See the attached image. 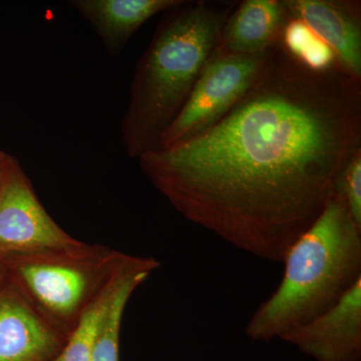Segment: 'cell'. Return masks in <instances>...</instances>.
I'll return each mask as SVG.
<instances>
[{"label":"cell","instance_id":"obj_11","mask_svg":"<svg viewBox=\"0 0 361 361\" xmlns=\"http://www.w3.org/2000/svg\"><path fill=\"white\" fill-rule=\"evenodd\" d=\"M287 18L283 0H244L226 21L217 47L232 54H263L279 44Z\"/></svg>","mask_w":361,"mask_h":361},{"label":"cell","instance_id":"obj_4","mask_svg":"<svg viewBox=\"0 0 361 361\" xmlns=\"http://www.w3.org/2000/svg\"><path fill=\"white\" fill-rule=\"evenodd\" d=\"M129 254L106 246L44 249L0 261L6 279L54 329L68 338Z\"/></svg>","mask_w":361,"mask_h":361},{"label":"cell","instance_id":"obj_6","mask_svg":"<svg viewBox=\"0 0 361 361\" xmlns=\"http://www.w3.org/2000/svg\"><path fill=\"white\" fill-rule=\"evenodd\" d=\"M80 242L52 219L20 161L9 155L0 186V261Z\"/></svg>","mask_w":361,"mask_h":361},{"label":"cell","instance_id":"obj_1","mask_svg":"<svg viewBox=\"0 0 361 361\" xmlns=\"http://www.w3.org/2000/svg\"><path fill=\"white\" fill-rule=\"evenodd\" d=\"M361 149V78L311 70L279 44L215 125L137 159L190 222L269 262L322 215Z\"/></svg>","mask_w":361,"mask_h":361},{"label":"cell","instance_id":"obj_7","mask_svg":"<svg viewBox=\"0 0 361 361\" xmlns=\"http://www.w3.org/2000/svg\"><path fill=\"white\" fill-rule=\"evenodd\" d=\"M66 339L6 278L0 283V361H52Z\"/></svg>","mask_w":361,"mask_h":361},{"label":"cell","instance_id":"obj_16","mask_svg":"<svg viewBox=\"0 0 361 361\" xmlns=\"http://www.w3.org/2000/svg\"><path fill=\"white\" fill-rule=\"evenodd\" d=\"M9 155L4 152L0 151V186H1L2 179H4V172H6L7 160Z\"/></svg>","mask_w":361,"mask_h":361},{"label":"cell","instance_id":"obj_13","mask_svg":"<svg viewBox=\"0 0 361 361\" xmlns=\"http://www.w3.org/2000/svg\"><path fill=\"white\" fill-rule=\"evenodd\" d=\"M280 47L311 70H329L337 65L336 54L302 21L288 16L280 35Z\"/></svg>","mask_w":361,"mask_h":361},{"label":"cell","instance_id":"obj_8","mask_svg":"<svg viewBox=\"0 0 361 361\" xmlns=\"http://www.w3.org/2000/svg\"><path fill=\"white\" fill-rule=\"evenodd\" d=\"M283 341L318 361H361V279L334 307Z\"/></svg>","mask_w":361,"mask_h":361},{"label":"cell","instance_id":"obj_15","mask_svg":"<svg viewBox=\"0 0 361 361\" xmlns=\"http://www.w3.org/2000/svg\"><path fill=\"white\" fill-rule=\"evenodd\" d=\"M336 194L345 200L351 217L361 228V149L342 171L337 180Z\"/></svg>","mask_w":361,"mask_h":361},{"label":"cell","instance_id":"obj_14","mask_svg":"<svg viewBox=\"0 0 361 361\" xmlns=\"http://www.w3.org/2000/svg\"><path fill=\"white\" fill-rule=\"evenodd\" d=\"M130 256L132 255L129 256L125 264L122 266L110 285L104 289L103 293L90 304L75 330L66 339L65 348L52 361H92V344H94L99 322L111 302L123 267L129 262Z\"/></svg>","mask_w":361,"mask_h":361},{"label":"cell","instance_id":"obj_10","mask_svg":"<svg viewBox=\"0 0 361 361\" xmlns=\"http://www.w3.org/2000/svg\"><path fill=\"white\" fill-rule=\"evenodd\" d=\"M182 0H71L68 2L90 23L111 56L122 54L130 37L156 14Z\"/></svg>","mask_w":361,"mask_h":361},{"label":"cell","instance_id":"obj_17","mask_svg":"<svg viewBox=\"0 0 361 361\" xmlns=\"http://www.w3.org/2000/svg\"><path fill=\"white\" fill-rule=\"evenodd\" d=\"M6 278V270H4V265H2V263L0 262V283H1V282L4 281Z\"/></svg>","mask_w":361,"mask_h":361},{"label":"cell","instance_id":"obj_2","mask_svg":"<svg viewBox=\"0 0 361 361\" xmlns=\"http://www.w3.org/2000/svg\"><path fill=\"white\" fill-rule=\"evenodd\" d=\"M237 6L232 1L182 0L163 13L137 59L123 118V142L130 158L137 160L159 149Z\"/></svg>","mask_w":361,"mask_h":361},{"label":"cell","instance_id":"obj_9","mask_svg":"<svg viewBox=\"0 0 361 361\" xmlns=\"http://www.w3.org/2000/svg\"><path fill=\"white\" fill-rule=\"evenodd\" d=\"M287 14L305 23L336 54L342 70L361 78V4L355 0H283Z\"/></svg>","mask_w":361,"mask_h":361},{"label":"cell","instance_id":"obj_5","mask_svg":"<svg viewBox=\"0 0 361 361\" xmlns=\"http://www.w3.org/2000/svg\"><path fill=\"white\" fill-rule=\"evenodd\" d=\"M269 51L232 54L216 47L179 115L161 137L159 149L187 141L220 121L250 89Z\"/></svg>","mask_w":361,"mask_h":361},{"label":"cell","instance_id":"obj_3","mask_svg":"<svg viewBox=\"0 0 361 361\" xmlns=\"http://www.w3.org/2000/svg\"><path fill=\"white\" fill-rule=\"evenodd\" d=\"M282 262L279 286L247 323L254 341H283L334 307L361 279V228L341 196L334 195Z\"/></svg>","mask_w":361,"mask_h":361},{"label":"cell","instance_id":"obj_12","mask_svg":"<svg viewBox=\"0 0 361 361\" xmlns=\"http://www.w3.org/2000/svg\"><path fill=\"white\" fill-rule=\"evenodd\" d=\"M160 266L152 257L130 256L123 268L111 302L99 322L92 349V361H118L123 311L133 292Z\"/></svg>","mask_w":361,"mask_h":361}]
</instances>
